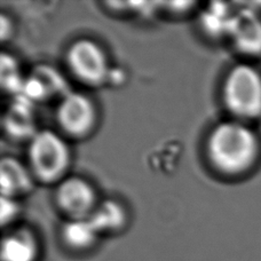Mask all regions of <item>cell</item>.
Returning <instances> with one entry per match:
<instances>
[{
    "label": "cell",
    "instance_id": "6da1fadb",
    "mask_svg": "<svg viewBox=\"0 0 261 261\" xmlns=\"http://www.w3.org/2000/svg\"><path fill=\"white\" fill-rule=\"evenodd\" d=\"M258 150L254 133L245 125L225 122L213 128L207 141V153L214 167L235 174L252 164Z\"/></svg>",
    "mask_w": 261,
    "mask_h": 261
},
{
    "label": "cell",
    "instance_id": "7a4b0ae2",
    "mask_svg": "<svg viewBox=\"0 0 261 261\" xmlns=\"http://www.w3.org/2000/svg\"><path fill=\"white\" fill-rule=\"evenodd\" d=\"M28 155L32 172L44 182L60 180L69 166L67 143L52 130H40L32 135Z\"/></svg>",
    "mask_w": 261,
    "mask_h": 261
},
{
    "label": "cell",
    "instance_id": "3957f363",
    "mask_svg": "<svg viewBox=\"0 0 261 261\" xmlns=\"http://www.w3.org/2000/svg\"><path fill=\"white\" fill-rule=\"evenodd\" d=\"M223 99L232 114L253 118L261 114V77L253 68L239 65L228 74Z\"/></svg>",
    "mask_w": 261,
    "mask_h": 261
},
{
    "label": "cell",
    "instance_id": "277c9868",
    "mask_svg": "<svg viewBox=\"0 0 261 261\" xmlns=\"http://www.w3.org/2000/svg\"><path fill=\"white\" fill-rule=\"evenodd\" d=\"M68 65L79 81L87 85H100L108 74V60L99 45L81 39L68 49Z\"/></svg>",
    "mask_w": 261,
    "mask_h": 261
},
{
    "label": "cell",
    "instance_id": "5b68a950",
    "mask_svg": "<svg viewBox=\"0 0 261 261\" xmlns=\"http://www.w3.org/2000/svg\"><path fill=\"white\" fill-rule=\"evenodd\" d=\"M95 109L91 100L81 93H65L60 101L57 117L60 126L72 137H84L95 123Z\"/></svg>",
    "mask_w": 261,
    "mask_h": 261
},
{
    "label": "cell",
    "instance_id": "8992f818",
    "mask_svg": "<svg viewBox=\"0 0 261 261\" xmlns=\"http://www.w3.org/2000/svg\"><path fill=\"white\" fill-rule=\"evenodd\" d=\"M55 198L59 207L70 217V220L87 219L96 207L95 193L87 181L68 178L58 186Z\"/></svg>",
    "mask_w": 261,
    "mask_h": 261
},
{
    "label": "cell",
    "instance_id": "52a82bcc",
    "mask_svg": "<svg viewBox=\"0 0 261 261\" xmlns=\"http://www.w3.org/2000/svg\"><path fill=\"white\" fill-rule=\"evenodd\" d=\"M38 243L31 231L17 229L9 232L3 239V261H37Z\"/></svg>",
    "mask_w": 261,
    "mask_h": 261
},
{
    "label": "cell",
    "instance_id": "ba28073f",
    "mask_svg": "<svg viewBox=\"0 0 261 261\" xmlns=\"http://www.w3.org/2000/svg\"><path fill=\"white\" fill-rule=\"evenodd\" d=\"M229 30L237 47L246 53L261 50V22L251 13H242L230 21Z\"/></svg>",
    "mask_w": 261,
    "mask_h": 261
},
{
    "label": "cell",
    "instance_id": "9c48e42d",
    "mask_svg": "<svg viewBox=\"0 0 261 261\" xmlns=\"http://www.w3.org/2000/svg\"><path fill=\"white\" fill-rule=\"evenodd\" d=\"M0 184L3 197L15 198L31 188V176L21 163L14 158H4L0 167Z\"/></svg>",
    "mask_w": 261,
    "mask_h": 261
},
{
    "label": "cell",
    "instance_id": "30bf717a",
    "mask_svg": "<svg viewBox=\"0 0 261 261\" xmlns=\"http://www.w3.org/2000/svg\"><path fill=\"white\" fill-rule=\"evenodd\" d=\"M99 232L88 219L70 220L62 228V239L69 248L76 251L91 249L95 244Z\"/></svg>",
    "mask_w": 261,
    "mask_h": 261
},
{
    "label": "cell",
    "instance_id": "8fae6325",
    "mask_svg": "<svg viewBox=\"0 0 261 261\" xmlns=\"http://www.w3.org/2000/svg\"><path fill=\"white\" fill-rule=\"evenodd\" d=\"M87 219L99 234L119 230L126 221L123 207L114 200H106L97 205Z\"/></svg>",
    "mask_w": 261,
    "mask_h": 261
},
{
    "label": "cell",
    "instance_id": "7c38bea8",
    "mask_svg": "<svg viewBox=\"0 0 261 261\" xmlns=\"http://www.w3.org/2000/svg\"><path fill=\"white\" fill-rule=\"evenodd\" d=\"M15 200L13 198H7V197H2V222L5 225L8 220H12V219L15 217L17 213V206L16 204L14 203Z\"/></svg>",
    "mask_w": 261,
    "mask_h": 261
}]
</instances>
